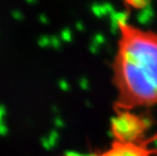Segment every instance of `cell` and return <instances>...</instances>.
<instances>
[{"label": "cell", "mask_w": 157, "mask_h": 156, "mask_svg": "<svg viewBox=\"0 0 157 156\" xmlns=\"http://www.w3.org/2000/svg\"><path fill=\"white\" fill-rule=\"evenodd\" d=\"M118 47L113 62L115 111L157 105V32L118 17Z\"/></svg>", "instance_id": "obj_1"}, {"label": "cell", "mask_w": 157, "mask_h": 156, "mask_svg": "<svg viewBox=\"0 0 157 156\" xmlns=\"http://www.w3.org/2000/svg\"><path fill=\"white\" fill-rule=\"evenodd\" d=\"M148 124L145 119L129 111L116 112L111 122L113 140L122 142H137L149 138L145 133Z\"/></svg>", "instance_id": "obj_2"}, {"label": "cell", "mask_w": 157, "mask_h": 156, "mask_svg": "<svg viewBox=\"0 0 157 156\" xmlns=\"http://www.w3.org/2000/svg\"><path fill=\"white\" fill-rule=\"evenodd\" d=\"M154 138L149 137L142 141L122 142L113 140L111 146L93 156H153L157 154V148L152 145Z\"/></svg>", "instance_id": "obj_3"}, {"label": "cell", "mask_w": 157, "mask_h": 156, "mask_svg": "<svg viewBox=\"0 0 157 156\" xmlns=\"http://www.w3.org/2000/svg\"><path fill=\"white\" fill-rule=\"evenodd\" d=\"M65 156H82V155H75V154H70V155H65Z\"/></svg>", "instance_id": "obj_4"}]
</instances>
